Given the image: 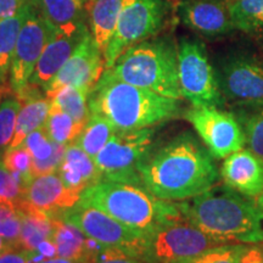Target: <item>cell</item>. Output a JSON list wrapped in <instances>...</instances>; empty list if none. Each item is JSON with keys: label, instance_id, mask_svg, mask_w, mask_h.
Returning <instances> with one entry per match:
<instances>
[{"label": "cell", "instance_id": "1", "mask_svg": "<svg viewBox=\"0 0 263 263\" xmlns=\"http://www.w3.org/2000/svg\"><path fill=\"white\" fill-rule=\"evenodd\" d=\"M141 185L167 201H184L212 189L219 179L215 157L190 132L153 149L139 167Z\"/></svg>", "mask_w": 263, "mask_h": 263}, {"label": "cell", "instance_id": "2", "mask_svg": "<svg viewBox=\"0 0 263 263\" xmlns=\"http://www.w3.org/2000/svg\"><path fill=\"white\" fill-rule=\"evenodd\" d=\"M184 219L227 244L263 241V216L254 199L229 186H213L201 195L179 202Z\"/></svg>", "mask_w": 263, "mask_h": 263}, {"label": "cell", "instance_id": "3", "mask_svg": "<svg viewBox=\"0 0 263 263\" xmlns=\"http://www.w3.org/2000/svg\"><path fill=\"white\" fill-rule=\"evenodd\" d=\"M90 111L106 118L117 130L155 128L180 115V104L129 84L106 68L89 97Z\"/></svg>", "mask_w": 263, "mask_h": 263}, {"label": "cell", "instance_id": "4", "mask_svg": "<svg viewBox=\"0 0 263 263\" xmlns=\"http://www.w3.org/2000/svg\"><path fill=\"white\" fill-rule=\"evenodd\" d=\"M80 203L97 207L146 235L163 226L185 221L179 202L159 199L144 186L129 183L100 180L82 193Z\"/></svg>", "mask_w": 263, "mask_h": 263}, {"label": "cell", "instance_id": "5", "mask_svg": "<svg viewBox=\"0 0 263 263\" xmlns=\"http://www.w3.org/2000/svg\"><path fill=\"white\" fill-rule=\"evenodd\" d=\"M127 83L163 97L183 98L178 78V47L171 37L150 38L130 47L110 68Z\"/></svg>", "mask_w": 263, "mask_h": 263}, {"label": "cell", "instance_id": "6", "mask_svg": "<svg viewBox=\"0 0 263 263\" xmlns=\"http://www.w3.org/2000/svg\"><path fill=\"white\" fill-rule=\"evenodd\" d=\"M172 0H122L117 28L105 51L106 68L130 47L156 37L170 20Z\"/></svg>", "mask_w": 263, "mask_h": 263}, {"label": "cell", "instance_id": "7", "mask_svg": "<svg viewBox=\"0 0 263 263\" xmlns=\"http://www.w3.org/2000/svg\"><path fill=\"white\" fill-rule=\"evenodd\" d=\"M154 136V128L116 130L94 159L101 180L141 185L139 167L153 150Z\"/></svg>", "mask_w": 263, "mask_h": 263}, {"label": "cell", "instance_id": "8", "mask_svg": "<svg viewBox=\"0 0 263 263\" xmlns=\"http://www.w3.org/2000/svg\"><path fill=\"white\" fill-rule=\"evenodd\" d=\"M178 78L183 98L196 107H222L223 97L215 67L201 42L183 38L178 45Z\"/></svg>", "mask_w": 263, "mask_h": 263}, {"label": "cell", "instance_id": "9", "mask_svg": "<svg viewBox=\"0 0 263 263\" xmlns=\"http://www.w3.org/2000/svg\"><path fill=\"white\" fill-rule=\"evenodd\" d=\"M192 223L180 221L163 226L146 235L143 261L146 263H179L195 258L216 246L226 245Z\"/></svg>", "mask_w": 263, "mask_h": 263}, {"label": "cell", "instance_id": "10", "mask_svg": "<svg viewBox=\"0 0 263 263\" xmlns=\"http://www.w3.org/2000/svg\"><path fill=\"white\" fill-rule=\"evenodd\" d=\"M66 222L78 227L88 238L99 244L122 250L132 256L143 259L146 245V234L129 228L93 206L77 205L61 216Z\"/></svg>", "mask_w": 263, "mask_h": 263}, {"label": "cell", "instance_id": "11", "mask_svg": "<svg viewBox=\"0 0 263 263\" xmlns=\"http://www.w3.org/2000/svg\"><path fill=\"white\" fill-rule=\"evenodd\" d=\"M215 71L226 100L238 106L263 105V62L255 55L229 52L219 59Z\"/></svg>", "mask_w": 263, "mask_h": 263}, {"label": "cell", "instance_id": "12", "mask_svg": "<svg viewBox=\"0 0 263 263\" xmlns=\"http://www.w3.org/2000/svg\"><path fill=\"white\" fill-rule=\"evenodd\" d=\"M184 116L217 160L226 159L246 145L244 129L235 115L219 107L192 106Z\"/></svg>", "mask_w": 263, "mask_h": 263}, {"label": "cell", "instance_id": "13", "mask_svg": "<svg viewBox=\"0 0 263 263\" xmlns=\"http://www.w3.org/2000/svg\"><path fill=\"white\" fill-rule=\"evenodd\" d=\"M57 31L54 26L29 5L27 17L16 41L10 68L9 87L15 94L27 87L43 50Z\"/></svg>", "mask_w": 263, "mask_h": 263}, {"label": "cell", "instance_id": "14", "mask_svg": "<svg viewBox=\"0 0 263 263\" xmlns=\"http://www.w3.org/2000/svg\"><path fill=\"white\" fill-rule=\"evenodd\" d=\"M105 70L106 62L104 52L98 47L89 31L58 73L43 87V90L49 97L60 88L73 85L91 94Z\"/></svg>", "mask_w": 263, "mask_h": 263}, {"label": "cell", "instance_id": "15", "mask_svg": "<svg viewBox=\"0 0 263 263\" xmlns=\"http://www.w3.org/2000/svg\"><path fill=\"white\" fill-rule=\"evenodd\" d=\"M176 10L184 25L206 37H221L235 29L227 0H184Z\"/></svg>", "mask_w": 263, "mask_h": 263}, {"label": "cell", "instance_id": "16", "mask_svg": "<svg viewBox=\"0 0 263 263\" xmlns=\"http://www.w3.org/2000/svg\"><path fill=\"white\" fill-rule=\"evenodd\" d=\"M88 32L89 26L87 22L58 29L43 50L29 83L43 89V87L58 73L62 65L73 54Z\"/></svg>", "mask_w": 263, "mask_h": 263}, {"label": "cell", "instance_id": "17", "mask_svg": "<svg viewBox=\"0 0 263 263\" xmlns=\"http://www.w3.org/2000/svg\"><path fill=\"white\" fill-rule=\"evenodd\" d=\"M81 195L68 188L57 172L34 177L26 186L22 203L48 215L61 217L80 202Z\"/></svg>", "mask_w": 263, "mask_h": 263}, {"label": "cell", "instance_id": "18", "mask_svg": "<svg viewBox=\"0 0 263 263\" xmlns=\"http://www.w3.org/2000/svg\"><path fill=\"white\" fill-rule=\"evenodd\" d=\"M223 182L241 195L255 199L263 190V160L250 150H239L226 157Z\"/></svg>", "mask_w": 263, "mask_h": 263}, {"label": "cell", "instance_id": "19", "mask_svg": "<svg viewBox=\"0 0 263 263\" xmlns=\"http://www.w3.org/2000/svg\"><path fill=\"white\" fill-rule=\"evenodd\" d=\"M16 95L21 100V108L16 122L14 139L9 149L22 145L32 132L44 126L50 112V100L41 87L28 83L24 90Z\"/></svg>", "mask_w": 263, "mask_h": 263}, {"label": "cell", "instance_id": "20", "mask_svg": "<svg viewBox=\"0 0 263 263\" xmlns=\"http://www.w3.org/2000/svg\"><path fill=\"white\" fill-rule=\"evenodd\" d=\"M58 174L68 188L81 194L101 180L95 160L74 143L66 147Z\"/></svg>", "mask_w": 263, "mask_h": 263}, {"label": "cell", "instance_id": "21", "mask_svg": "<svg viewBox=\"0 0 263 263\" xmlns=\"http://www.w3.org/2000/svg\"><path fill=\"white\" fill-rule=\"evenodd\" d=\"M88 26L95 43L104 52L117 28L122 0H89L84 4Z\"/></svg>", "mask_w": 263, "mask_h": 263}, {"label": "cell", "instance_id": "22", "mask_svg": "<svg viewBox=\"0 0 263 263\" xmlns=\"http://www.w3.org/2000/svg\"><path fill=\"white\" fill-rule=\"evenodd\" d=\"M21 216V234H20L18 248L34 251L41 242L52 239L58 217L32 209L25 203L18 207Z\"/></svg>", "mask_w": 263, "mask_h": 263}, {"label": "cell", "instance_id": "23", "mask_svg": "<svg viewBox=\"0 0 263 263\" xmlns=\"http://www.w3.org/2000/svg\"><path fill=\"white\" fill-rule=\"evenodd\" d=\"M39 15L57 29L82 24L88 20L80 0H26Z\"/></svg>", "mask_w": 263, "mask_h": 263}, {"label": "cell", "instance_id": "24", "mask_svg": "<svg viewBox=\"0 0 263 263\" xmlns=\"http://www.w3.org/2000/svg\"><path fill=\"white\" fill-rule=\"evenodd\" d=\"M52 240L57 246L58 257L60 258L85 261L90 254V238L78 227L66 222L61 217L57 219Z\"/></svg>", "mask_w": 263, "mask_h": 263}, {"label": "cell", "instance_id": "25", "mask_svg": "<svg viewBox=\"0 0 263 263\" xmlns=\"http://www.w3.org/2000/svg\"><path fill=\"white\" fill-rule=\"evenodd\" d=\"M28 9L29 5L26 3L16 15L0 20V85H6L9 81L16 41L27 17Z\"/></svg>", "mask_w": 263, "mask_h": 263}, {"label": "cell", "instance_id": "26", "mask_svg": "<svg viewBox=\"0 0 263 263\" xmlns=\"http://www.w3.org/2000/svg\"><path fill=\"white\" fill-rule=\"evenodd\" d=\"M116 128L111 124L106 118L94 111H90V117L88 122L74 141L76 145L81 147L84 153L95 159L108 140L116 133Z\"/></svg>", "mask_w": 263, "mask_h": 263}, {"label": "cell", "instance_id": "27", "mask_svg": "<svg viewBox=\"0 0 263 263\" xmlns=\"http://www.w3.org/2000/svg\"><path fill=\"white\" fill-rule=\"evenodd\" d=\"M89 97V93L80 88L66 85L47 98L50 100V105L52 106L59 107L64 112L70 115L76 122L85 126L90 117Z\"/></svg>", "mask_w": 263, "mask_h": 263}, {"label": "cell", "instance_id": "28", "mask_svg": "<svg viewBox=\"0 0 263 263\" xmlns=\"http://www.w3.org/2000/svg\"><path fill=\"white\" fill-rule=\"evenodd\" d=\"M235 29L263 32V0H227Z\"/></svg>", "mask_w": 263, "mask_h": 263}, {"label": "cell", "instance_id": "29", "mask_svg": "<svg viewBox=\"0 0 263 263\" xmlns=\"http://www.w3.org/2000/svg\"><path fill=\"white\" fill-rule=\"evenodd\" d=\"M43 127L49 138L54 143L61 145L73 144L84 128V126L76 122L70 115L52 105H50V112Z\"/></svg>", "mask_w": 263, "mask_h": 263}, {"label": "cell", "instance_id": "30", "mask_svg": "<svg viewBox=\"0 0 263 263\" xmlns=\"http://www.w3.org/2000/svg\"><path fill=\"white\" fill-rule=\"evenodd\" d=\"M235 116L244 129L249 150L263 160V105L239 106Z\"/></svg>", "mask_w": 263, "mask_h": 263}, {"label": "cell", "instance_id": "31", "mask_svg": "<svg viewBox=\"0 0 263 263\" xmlns=\"http://www.w3.org/2000/svg\"><path fill=\"white\" fill-rule=\"evenodd\" d=\"M20 108V98L11 89L6 90L0 101V159H3L14 139Z\"/></svg>", "mask_w": 263, "mask_h": 263}, {"label": "cell", "instance_id": "32", "mask_svg": "<svg viewBox=\"0 0 263 263\" xmlns=\"http://www.w3.org/2000/svg\"><path fill=\"white\" fill-rule=\"evenodd\" d=\"M32 161L31 154L24 145H20L15 149H9L3 156V162L5 167L14 174L24 190L34 178L32 171Z\"/></svg>", "mask_w": 263, "mask_h": 263}, {"label": "cell", "instance_id": "33", "mask_svg": "<svg viewBox=\"0 0 263 263\" xmlns=\"http://www.w3.org/2000/svg\"><path fill=\"white\" fill-rule=\"evenodd\" d=\"M24 188L0 159V203L18 209L24 201Z\"/></svg>", "mask_w": 263, "mask_h": 263}, {"label": "cell", "instance_id": "34", "mask_svg": "<svg viewBox=\"0 0 263 263\" xmlns=\"http://www.w3.org/2000/svg\"><path fill=\"white\" fill-rule=\"evenodd\" d=\"M21 234V216L14 206L0 203V236L12 248H18Z\"/></svg>", "mask_w": 263, "mask_h": 263}, {"label": "cell", "instance_id": "35", "mask_svg": "<svg viewBox=\"0 0 263 263\" xmlns=\"http://www.w3.org/2000/svg\"><path fill=\"white\" fill-rule=\"evenodd\" d=\"M85 261L87 263H146L120 249L99 244L93 239H90V254Z\"/></svg>", "mask_w": 263, "mask_h": 263}, {"label": "cell", "instance_id": "36", "mask_svg": "<svg viewBox=\"0 0 263 263\" xmlns=\"http://www.w3.org/2000/svg\"><path fill=\"white\" fill-rule=\"evenodd\" d=\"M22 145L29 151L33 160H47L54 154L57 143H54L49 138L44 127H41L34 132H32L26 138Z\"/></svg>", "mask_w": 263, "mask_h": 263}, {"label": "cell", "instance_id": "37", "mask_svg": "<svg viewBox=\"0 0 263 263\" xmlns=\"http://www.w3.org/2000/svg\"><path fill=\"white\" fill-rule=\"evenodd\" d=\"M248 244H226L216 246L209 251L203 252L202 255L197 256L199 263H236L238 258L244 251Z\"/></svg>", "mask_w": 263, "mask_h": 263}, {"label": "cell", "instance_id": "38", "mask_svg": "<svg viewBox=\"0 0 263 263\" xmlns=\"http://www.w3.org/2000/svg\"><path fill=\"white\" fill-rule=\"evenodd\" d=\"M66 147L67 145H61V144H57L54 154L47 160H33L32 161V171L33 176H45V174L57 173L59 167H60L61 161L64 159Z\"/></svg>", "mask_w": 263, "mask_h": 263}, {"label": "cell", "instance_id": "39", "mask_svg": "<svg viewBox=\"0 0 263 263\" xmlns=\"http://www.w3.org/2000/svg\"><path fill=\"white\" fill-rule=\"evenodd\" d=\"M0 263H37L34 252L27 250L12 248L0 256Z\"/></svg>", "mask_w": 263, "mask_h": 263}, {"label": "cell", "instance_id": "40", "mask_svg": "<svg viewBox=\"0 0 263 263\" xmlns=\"http://www.w3.org/2000/svg\"><path fill=\"white\" fill-rule=\"evenodd\" d=\"M236 263H263V248L259 245H246Z\"/></svg>", "mask_w": 263, "mask_h": 263}, {"label": "cell", "instance_id": "41", "mask_svg": "<svg viewBox=\"0 0 263 263\" xmlns=\"http://www.w3.org/2000/svg\"><path fill=\"white\" fill-rule=\"evenodd\" d=\"M26 0H0V20H5L17 14Z\"/></svg>", "mask_w": 263, "mask_h": 263}, {"label": "cell", "instance_id": "42", "mask_svg": "<svg viewBox=\"0 0 263 263\" xmlns=\"http://www.w3.org/2000/svg\"><path fill=\"white\" fill-rule=\"evenodd\" d=\"M38 263H87V261H72V259L55 257L50 259H44V261H41Z\"/></svg>", "mask_w": 263, "mask_h": 263}, {"label": "cell", "instance_id": "43", "mask_svg": "<svg viewBox=\"0 0 263 263\" xmlns=\"http://www.w3.org/2000/svg\"><path fill=\"white\" fill-rule=\"evenodd\" d=\"M254 201H255L256 207H257V209H258V211L261 212V215L263 216V190H262L261 194H259L258 196L255 197Z\"/></svg>", "mask_w": 263, "mask_h": 263}, {"label": "cell", "instance_id": "44", "mask_svg": "<svg viewBox=\"0 0 263 263\" xmlns=\"http://www.w3.org/2000/svg\"><path fill=\"white\" fill-rule=\"evenodd\" d=\"M9 249H12V246L10 245L5 239H3L2 236H0V256L4 254L5 251H8Z\"/></svg>", "mask_w": 263, "mask_h": 263}, {"label": "cell", "instance_id": "45", "mask_svg": "<svg viewBox=\"0 0 263 263\" xmlns=\"http://www.w3.org/2000/svg\"><path fill=\"white\" fill-rule=\"evenodd\" d=\"M9 89H10V87L6 88V85H0V101H2V99H3V97H4V94L6 93V90H9Z\"/></svg>", "mask_w": 263, "mask_h": 263}, {"label": "cell", "instance_id": "46", "mask_svg": "<svg viewBox=\"0 0 263 263\" xmlns=\"http://www.w3.org/2000/svg\"><path fill=\"white\" fill-rule=\"evenodd\" d=\"M179 263H199V262H197V258L195 257V258L185 259V261H182V262H179Z\"/></svg>", "mask_w": 263, "mask_h": 263}, {"label": "cell", "instance_id": "47", "mask_svg": "<svg viewBox=\"0 0 263 263\" xmlns=\"http://www.w3.org/2000/svg\"><path fill=\"white\" fill-rule=\"evenodd\" d=\"M80 2L82 3V4H83V5H84V4H85V3H88V2H89V0H80Z\"/></svg>", "mask_w": 263, "mask_h": 263}]
</instances>
